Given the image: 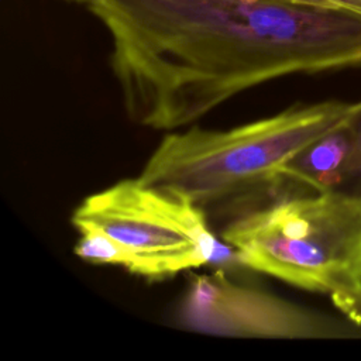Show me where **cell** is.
<instances>
[{"instance_id": "6da1fadb", "label": "cell", "mask_w": 361, "mask_h": 361, "mask_svg": "<svg viewBox=\"0 0 361 361\" xmlns=\"http://www.w3.org/2000/svg\"><path fill=\"white\" fill-rule=\"evenodd\" d=\"M127 117L173 131L267 82L361 66V14L300 0H80Z\"/></svg>"}, {"instance_id": "7a4b0ae2", "label": "cell", "mask_w": 361, "mask_h": 361, "mask_svg": "<svg viewBox=\"0 0 361 361\" xmlns=\"http://www.w3.org/2000/svg\"><path fill=\"white\" fill-rule=\"evenodd\" d=\"M241 267L324 295L361 329V195H289L237 214L221 231Z\"/></svg>"}, {"instance_id": "3957f363", "label": "cell", "mask_w": 361, "mask_h": 361, "mask_svg": "<svg viewBox=\"0 0 361 361\" xmlns=\"http://www.w3.org/2000/svg\"><path fill=\"white\" fill-rule=\"evenodd\" d=\"M353 103L320 102L227 130L192 126L166 134L140 178L173 188L204 210L267 193L283 166L317 138L344 124Z\"/></svg>"}, {"instance_id": "277c9868", "label": "cell", "mask_w": 361, "mask_h": 361, "mask_svg": "<svg viewBox=\"0 0 361 361\" xmlns=\"http://www.w3.org/2000/svg\"><path fill=\"white\" fill-rule=\"evenodd\" d=\"M71 221L107 233L128 252V272L149 281L206 265L241 267L234 250L212 231L202 206L173 188L140 176L89 195Z\"/></svg>"}, {"instance_id": "5b68a950", "label": "cell", "mask_w": 361, "mask_h": 361, "mask_svg": "<svg viewBox=\"0 0 361 361\" xmlns=\"http://www.w3.org/2000/svg\"><path fill=\"white\" fill-rule=\"evenodd\" d=\"M227 271L192 274L178 312L182 326L207 334L257 338L345 337L357 327L235 282Z\"/></svg>"}, {"instance_id": "8992f818", "label": "cell", "mask_w": 361, "mask_h": 361, "mask_svg": "<svg viewBox=\"0 0 361 361\" xmlns=\"http://www.w3.org/2000/svg\"><path fill=\"white\" fill-rule=\"evenodd\" d=\"M351 149V135L345 121L313 141L283 166L271 189L269 202L289 195L344 189Z\"/></svg>"}, {"instance_id": "52a82bcc", "label": "cell", "mask_w": 361, "mask_h": 361, "mask_svg": "<svg viewBox=\"0 0 361 361\" xmlns=\"http://www.w3.org/2000/svg\"><path fill=\"white\" fill-rule=\"evenodd\" d=\"M73 227L78 231V240L73 247L78 258L90 264L116 265L130 271L131 258L128 252L107 233L89 224H76Z\"/></svg>"}, {"instance_id": "ba28073f", "label": "cell", "mask_w": 361, "mask_h": 361, "mask_svg": "<svg viewBox=\"0 0 361 361\" xmlns=\"http://www.w3.org/2000/svg\"><path fill=\"white\" fill-rule=\"evenodd\" d=\"M347 127L351 135V159H350V172L348 180L344 186H350L354 182L361 180V100L353 103L351 114L347 120Z\"/></svg>"}, {"instance_id": "9c48e42d", "label": "cell", "mask_w": 361, "mask_h": 361, "mask_svg": "<svg viewBox=\"0 0 361 361\" xmlns=\"http://www.w3.org/2000/svg\"><path fill=\"white\" fill-rule=\"evenodd\" d=\"M320 1L336 6V7L347 8V10H351L354 13L361 14V0H320Z\"/></svg>"}, {"instance_id": "30bf717a", "label": "cell", "mask_w": 361, "mask_h": 361, "mask_svg": "<svg viewBox=\"0 0 361 361\" xmlns=\"http://www.w3.org/2000/svg\"><path fill=\"white\" fill-rule=\"evenodd\" d=\"M345 190H350V192H354V193L361 195V180L351 183L350 186H347V188H345Z\"/></svg>"}, {"instance_id": "8fae6325", "label": "cell", "mask_w": 361, "mask_h": 361, "mask_svg": "<svg viewBox=\"0 0 361 361\" xmlns=\"http://www.w3.org/2000/svg\"><path fill=\"white\" fill-rule=\"evenodd\" d=\"M300 1H310V3H322V4H327V3H323L320 0H300ZM331 6V4H330Z\"/></svg>"}]
</instances>
